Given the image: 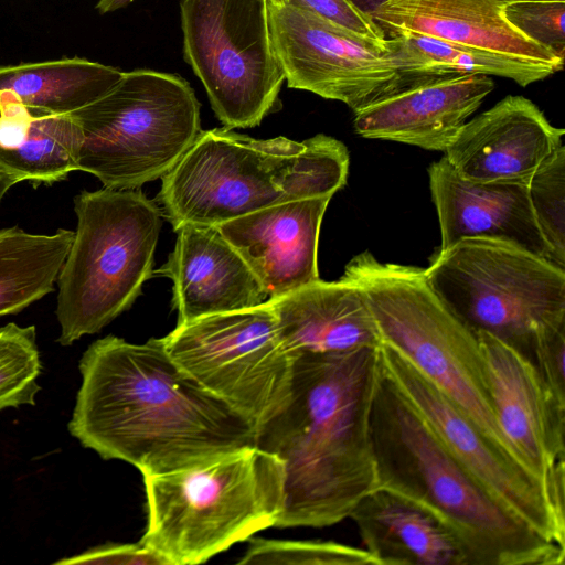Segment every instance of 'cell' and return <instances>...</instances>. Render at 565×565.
Listing matches in <instances>:
<instances>
[{"mask_svg":"<svg viewBox=\"0 0 565 565\" xmlns=\"http://www.w3.org/2000/svg\"><path fill=\"white\" fill-rule=\"evenodd\" d=\"M79 371L68 431L105 460L150 476L255 446L257 426L186 374L161 338L143 344L98 339Z\"/></svg>","mask_w":565,"mask_h":565,"instance_id":"obj_1","label":"cell"},{"mask_svg":"<svg viewBox=\"0 0 565 565\" xmlns=\"http://www.w3.org/2000/svg\"><path fill=\"white\" fill-rule=\"evenodd\" d=\"M381 371L380 348L295 358L290 398L255 443L285 466L277 527L339 523L377 487L370 419Z\"/></svg>","mask_w":565,"mask_h":565,"instance_id":"obj_2","label":"cell"},{"mask_svg":"<svg viewBox=\"0 0 565 565\" xmlns=\"http://www.w3.org/2000/svg\"><path fill=\"white\" fill-rule=\"evenodd\" d=\"M370 434L376 488L434 515L457 537L469 565L564 564L565 547L500 504L447 450L383 366Z\"/></svg>","mask_w":565,"mask_h":565,"instance_id":"obj_3","label":"cell"},{"mask_svg":"<svg viewBox=\"0 0 565 565\" xmlns=\"http://www.w3.org/2000/svg\"><path fill=\"white\" fill-rule=\"evenodd\" d=\"M349 162L344 143L323 134L299 142L201 130L161 178L157 203L174 231L217 226L275 204L333 196L347 182Z\"/></svg>","mask_w":565,"mask_h":565,"instance_id":"obj_4","label":"cell"},{"mask_svg":"<svg viewBox=\"0 0 565 565\" xmlns=\"http://www.w3.org/2000/svg\"><path fill=\"white\" fill-rule=\"evenodd\" d=\"M142 477L148 524L140 542L168 565L205 563L276 526L285 505L284 462L256 446Z\"/></svg>","mask_w":565,"mask_h":565,"instance_id":"obj_5","label":"cell"},{"mask_svg":"<svg viewBox=\"0 0 565 565\" xmlns=\"http://www.w3.org/2000/svg\"><path fill=\"white\" fill-rule=\"evenodd\" d=\"M341 278L363 295L382 342L441 391L487 438L519 460L499 426L478 334L431 289L424 269L381 263L363 252L345 265Z\"/></svg>","mask_w":565,"mask_h":565,"instance_id":"obj_6","label":"cell"},{"mask_svg":"<svg viewBox=\"0 0 565 565\" xmlns=\"http://www.w3.org/2000/svg\"><path fill=\"white\" fill-rule=\"evenodd\" d=\"M76 231L56 278L57 342L71 345L128 310L153 275L162 212L140 189L74 198Z\"/></svg>","mask_w":565,"mask_h":565,"instance_id":"obj_7","label":"cell"},{"mask_svg":"<svg viewBox=\"0 0 565 565\" xmlns=\"http://www.w3.org/2000/svg\"><path fill=\"white\" fill-rule=\"evenodd\" d=\"M201 104L180 75L124 72L102 97L72 113L83 135L78 170L104 188L140 189L166 175L201 132Z\"/></svg>","mask_w":565,"mask_h":565,"instance_id":"obj_8","label":"cell"},{"mask_svg":"<svg viewBox=\"0 0 565 565\" xmlns=\"http://www.w3.org/2000/svg\"><path fill=\"white\" fill-rule=\"evenodd\" d=\"M425 277L471 330L532 360L535 335L565 320V269L519 246L466 238L434 255Z\"/></svg>","mask_w":565,"mask_h":565,"instance_id":"obj_9","label":"cell"},{"mask_svg":"<svg viewBox=\"0 0 565 565\" xmlns=\"http://www.w3.org/2000/svg\"><path fill=\"white\" fill-rule=\"evenodd\" d=\"M183 57L224 128L258 126L278 108L285 75L267 0H180Z\"/></svg>","mask_w":565,"mask_h":565,"instance_id":"obj_10","label":"cell"},{"mask_svg":"<svg viewBox=\"0 0 565 565\" xmlns=\"http://www.w3.org/2000/svg\"><path fill=\"white\" fill-rule=\"evenodd\" d=\"M161 341L186 374L257 427L290 398L295 358L268 300L177 324Z\"/></svg>","mask_w":565,"mask_h":565,"instance_id":"obj_11","label":"cell"},{"mask_svg":"<svg viewBox=\"0 0 565 565\" xmlns=\"http://www.w3.org/2000/svg\"><path fill=\"white\" fill-rule=\"evenodd\" d=\"M268 15L289 88L339 100L355 113L419 84L402 70L390 38H367L297 4L268 3Z\"/></svg>","mask_w":565,"mask_h":565,"instance_id":"obj_12","label":"cell"},{"mask_svg":"<svg viewBox=\"0 0 565 565\" xmlns=\"http://www.w3.org/2000/svg\"><path fill=\"white\" fill-rule=\"evenodd\" d=\"M385 373L457 461L505 509L544 539L565 547V519L552 507L539 479L487 438L441 391L386 343Z\"/></svg>","mask_w":565,"mask_h":565,"instance_id":"obj_13","label":"cell"},{"mask_svg":"<svg viewBox=\"0 0 565 565\" xmlns=\"http://www.w3.org/2000/svg\"><path fill=\"white\" fill-rule=\"evenodd\" d=\"M477 334L500 429L565 519V406L548 391L530 358L488 332Z\"/></svg>","mask_w":565,"mask_h":565,"instance_id":"obj_14","label":"cell"},{"mask_svg":"<svg viewBox=\"0 0 565 565\" xmlns=\"http://www.w3.org/2000/svg\"><path fill=\"white\" fill-rule=\"evenodd\" d=\"M554 127L523 96H507L461 127L445 151L458 174L470 181L527 184L561 146Z\"/></svg>","mask_w":565,"mask_h":565,"instance_id":"obj_15","label":"cell"},{"mask_svg":"<svg viewBox=\"0 0 565 565\" xmlns=\"http://www.w3.org/2000/svg\"><path fill=\"white\" fill-rule=\"evenodd\" d=\"M332 196L275 204L217 225L269 298L319 280L318 242Z\"/></svg>","mask_w":565,"mask_h":565,"instance_id":"obj_16","label":"cell"},{"mask_svg":"<svg viewBox=\"0 0 565 565\" xmlns=\"http://www.w3.org/2000/svg\"><path fill=\"white\" fill-rule=\"evenodd\" d=\"M428 175L440 227V250L466 238H489L557 265L535 222L526 184L467 180L445 156L429 166Z\"/></svg>","mask_w":565,"mask_h":565,"instance_id":"obj_17","label":"cell"},{"mask_svg":"<svg viewBox=\"0 0 565 565\" xmlns=\"http://www.w3.org/2000/svg\"><path fill=\"white\" fill-rule=\"evenodd\" d=\"M175 232L173 252L153 275L173 282L178 324L268 300L255 274L216 226L186 224Z\"/></svg>","mask_w":565,"mask_h":565,"instance_id":"obj_18","label":"cell"},{"mask_svg":"<svg viewBox=\"0 0 565 565\" xmlns=\"http://www.w3.org/2000/svg\"><path fill=\"white\" fill-rule=\"evenodd\" d=\"M493 88L488 75L429 79L355 111L353 127L363 138L445 152Z\"/></svg>","mask_w":565,"mask_h":565,"instance_id":"obj_19","label":"cell"},{"mask_svg":"<svg viewBox=\"0 0 565 565\" xmlns=\"http://www.w3.org/2000/svg\"><path fill=\"white\" fill-rule=\"evenodd\" d=\"M504 4L499 0H383L369 13L386 38L423 34L561 71L564 60L512 25Z\"/></svg>","mask_w":565,"mask_h":565,"instance_id":"obj_20","label":"cell"},{"mask_svg":"<svg viewBox=\"0 0 565 565\" xmlns=\"http://www.w3.org/2000/svg\"><path fill=\"white\" fill-rule=\"evenodd\" d=\"M268 301L294 358L380 348L382 340L361 291L348 280L321 279Z\"/></svg>","mask_w":565,"mask_h":565,"instance_id":"obj_21","label":"cell"},{"mask_svg":"<svg viewBox=\"0 0 565 565\" xmlns=\"http://www.w3.org/2000/svg\"><path fill=\"white\" fill-rule=\"evenodd\" d=\"M349 518L377 565H469L457 537L434 515L383 488L365 494Z\"/></svg>","mask_w":565,"mask_h":565,"instance_id":"obj_22","label":"cell"},{"mask_svg":"<svg viewBox=\"0 0 565 565\" xmlns=\"http://www.w3.org/2000/svg\"><path fill=\"white\" fill-rule=\"evenodd\" d=\"M82 129L72 114L30 109L0 93V168L21 181L51 184L78 170Z\"/></svg>","mask_w":565,"mask_h":565,"instance_id":"obj_23","label":"cell"},{"mask_svg":"<svg viewBox=\"0 0 565 565\" xmlns=\"http://www.w3.org/2000/svg\"><path fill=\"white\" fill-rule=\"evenodd\" d=\"M122 73L77 56L0 65V93L33 110L66 115L105 95Z\"/></svg>","mask_w":565,"mask_h":565,"instance_id":"obj_24","label":"cell"},{"mask_svg":"<svg viewBox=\"0 0 565 565\" xmlns=\"http://www.w3.org/2000/svg\"><path fill=\"white\" fill-rule=\"evenodd\" d=\"M74 231L33 234L0 230V317L15 315L54 290Z\"/></svg>","mask_w":565,"mask_h":565,"instance_id":"obj_25","label":"cell"},{"mask_svg":"<svg viewBox=\"0 0 565 565\" xmlns=\"http://www.w3.org/2000/svg\"><path fill=\"white\" fill-rule=\"evenodd\" d=\"M402 70L416 82L458 75H494L521 86L556 73L553 68L423 34L390 38Z\"/></svg>","mask_w":565,"mask_h":565,"instance_id":"obj_26","label":"cell"},{"mask_svg":"<svg viewBox=\"0 0 565 565\" xmlns=\"http://www.w3.org/2000/svg\"><path fill=\"white\" fill-rule=\"evenodd\" d=\"M42 371L34 326L0 328V411L34 405Z\"/></svg>","mask_w":565,"mask_h":565,"instance_id":"obj_27","label":"cell"},{"mask_svg":"<svg viewBox=\"0 0 565 565\" xmlns=\"http://www.w3.org/2000/svg\"><path fill=\"white\" fill-rule=\"evenodd\" d=\"M527 193L537 227L556 264L565 269V147L562 145L533 173Z\"/></svg>","mask_w":565,"mask_h":565,"instance_id":"obj_28","label":"cell"},{"mask_svg":"<svg viewBox=\"0 0 565 565\" xmlns=\"http://www.w3.org/2000/svg\"><path fill=\"white\" fill-rule=\"evenodd\" d=\"M238 564L377 565L363 547L337 542L254 539Z\"/></svg>","mask_w":565,"mask_h":565,"instance_id":"obj_29","label":"cell"},{"mask_svg":"<svg viewBox=\"0 0 565 565\" xmlns=\"http://www.w3.org/2000/svg\"><path fill=\"white\" fill-rule=\"evenodd\" d=\"M504 15L525 36L564 60L565 1L534 0L504 4Z\"/></svg>","mask_w":565,"mask_h":565,"instance_id":"obj_30","label":"cell"},{"mask_svg":"<svg viewBox=\"0 0 565 565\" xmlns=\"http://www.w3.org/2000/svg\"><path fill=\"white\" fill-rule=\"evenodd\" d=\"M565 320L548 324L535 335L532 361L555 399L565 406Z\"/></svg>","mask_w":565,"mask_h":565,"instance_id":"obj_31","label":"cell"},{"mask_svg":"<svg viewBox=\"0 0 565 565\" xmlns=\"http://www.w3.org/2000/svg\"><path fill=\"white\" fill-rule=\"evenodd\" d=\"M269 4H297L342 26L374 40H385L381 28L370 13L352 0H267Z\"/></svg>","mask_w":565,"mask_h":565,"instance_id":"obj_32","label":"cell"},{"mask_svg":"<svg viewBox=\"0 0 565 565\" xmlns=\"http://www.w3.org/2000/svg\"><path fill=\"white\" fill-rule=\"evenodd\" d=\"M55 564L168 565L154 551L142 544H107Z\"/></svg>","mask_w":565,"mask_h":565,"instance_id":"obj_33","label":"cell"},{"mask_svg":"<svg viewBox=\"0 0 565 565\" xmlns=\"http://www.w3.org/2000/svg\"><path fill=\"white\" fill-rule=\"evenodd\" d=\"M135 0H99L96 9L100 14L117 11L130 4Z\"/></svg>","mask_w":565,"mask_h":565,"instance_id":"obj_34","label":"cell"},{"mask_svg":"<svg viewBox=\"0 0 565 565\" xmlns=\"http://www.w3.org/2000/svg\"><path fill=\"white\" fill-rule=\"evenodd\" d=\"M22 182L17 175L0 168V205L6 193L17 183Z\"/></svg>","mask_w":565,"mask_h":565,"instance_id":"obj_35","label":"cell"},{"mask_svg":"<svg viewBox=\"0 0 565 565\" xmlns=\"http://www.w3.org/2000/svg\"><path fill=\"white\" fill-rule=\"evenodd\" d=\"M356 6L366 12H371L376 8L383 0H352Z\"/></svg>","mask_w":565,"mask_h":565,"instance_id":"obj_36","label":"cell"},{"mask_svg":"<svg viewBox=\"0 0 565 565\" xmlns=\"http://www.w3.org/2000/svg\"><path fill=\"white\" fill-rule=\"evenodd\" d=\"M503 3H509V2H518V1H534V0H499ZM555 1H565V0H555Z\"/></svg>","mask_w":565,"mask_h":565,"instance_id":"obj_37","label":"cell"}]
</instances>
